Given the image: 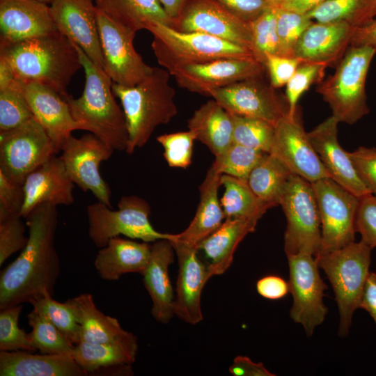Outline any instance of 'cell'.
Returning <instances> with one entry per match:
<instances>
[{
	"mask_svg": "<svg viewBox=\"0 0 376 376\" xmlns=\"http://www.w3.org/2000/svg\"><path fill=\"white\" fill-rule=\"evenodd\" d=\"M287 226L284 233L286 256L306 252L316 256L321 250V221L311 183L292 174L280 205Z\"/></svg>",
	"mask_w": 376,
	"mask_h": 376,
	"instance_id": "9c48e42d",
	"label": "cell"
},
{
	"mask_svg": "<svg viewBox=\"0 0 376 376\" xmlns=\"http://www.w3.org/2000/svg\"><path fill=\"white\" fill-rule=\"evenodd\" d=\"M0 64L23 82L49 86L62 96L82 67L77 47L59 31L10 44H0Z\"/></svg>",
	"mask_w": 376,
	"mask_h": 376,
	"instance_id": "7a4b0ae2",
	"label": "cell"
},
{
	"mask_svg": "<svg viewBox=\"0 0 376 376\" xmlns=\"http://www.w3.org/2000/svg\"><path fill=\"white\" fill-rule=\"evenodd\" d=\"M278 8L269 6L260 17L251 22L253 52L256 59L264 64L267 55L279 54L276 31Z\"/></svg>",
	"mask_w": 376,
	"mask_h": 376,
	"instance_id": "7bdbcfd3",
	"label": "cell"
},
{
	"mask_svg": "<svg viewBox=\"0 0 376 376\" xmlns=\"http://www.w3.org/2000/svg\"><path fill=\"white\" fill-rule=\"evenodd\" d=\"M221 174L212 166L199 187L200 199L194 217L185 230L173 234L170 241L196 247L224 222L225 215L219 198Z\"/></svg>",
	"mask_w": 376,
	"mask_h": 376,
	"instance_id": "4316f807",
	"label": "cell"
},
{
	"mask_svg": "<svg viewBox=\"0 0 376 376\" xmlns=\"http://www.w3.org/2000/svg\"><path fill=\"white\" fill-rule=\"evenodd\" d=\"M0 44H10L58 31L50 6L37 0H0Z\"/></svg>",
	"mask_w": 376,
	"mask_h": 376,
	"instance_id": "603a6c76",
	"label": "cell"
},
{
	"mask_svg": "<svg viewBox=\"0 0 376 376\" xmlns=\"http://www.w3.org/2000/svg\"><path fill=\"white\" fill-rule=\"evenodd\" d=\"M138 342L92 343L80 341L72 356L87 373L103 368L130 366L136 359Z\"/></svg>",
	"mask_w": 376,
	"mask_h": 376,
	"instance_id": "836d02e7",
	"label": "cell"
},
{
	"mask_svg": "<svg viewBox=\"0 0 376 376\" xmlns=\"http://www.w3.org/2000/svg\"><path fill=\"white\" fill-rule=\"evenodd\" d=\"M57 206L42 203L25 218L28 242L19 256L1 271L0 310L54 295L61 272L55 247Z\"/></svg>",
	"mask_w": 376,
	"mask_h": 376,
	"instance_id": "6da1fadb",
	"label": "cell"
},
{
	"mask_svg": "<svg viewBox=\"0 0 376 376\" xmlns=\"http://www.w3.org/2000/svg\"><path fill=\"white\" fill-rule=\"evenodd\" d=\"M97 19L104 71L114 84L124 86L137 84L151 72L153 67L148 65L136 51V33L98 9Z\"/></svg>",
	"mask_w": 376,
	"mask_h": 376,
	"instance_id": "4fadbf2b",
	"label": "cell"
},
{
	"mask_svg": "<svg viewBox=\"0 0 376 376\" xmlns=\"http://www.w3.org/2000/svg\"><path fill=\"white\" fill-rule=\"evenodd\" d=\"M24 201L23 184L0 171V207L9 212L19 213Z\"/></svg>",
	"mask_w": 376,
	"mask_h": 376,
	"instance_id": "db71d44e",
	"label": "cell"
},
{
	"mask_svg": "<svg viewBox=\"0 0 376 376\" xmlns=\"http://www.w3.org/2000/svg\"><path fill=\"white\" fill-rule=\"evenodd\" d=\"M230 114L233 123V143L270 152L275 135V125L259 118Z\"/></svg>",
	"mask_w": 376,
	"mask_h": 376,
	"instance_id": "ab89813d",
	"label": "cell"
},
{
	"mask_svg": "<svg viewBox=\"0 0 376 376\" xmlns=\"http://www.w3.org/2000/svg\"><path fill=\"white\" fill-rule=\"evenodd\" d=\"M22 305H16L1 310L0 351L24 350L33 352L29 334L18 326Z\"/></svg>",
	"mask_w": 376,
	"mask_h": 376,
	"instance_id": "ee69618b",
	"label": "cell"
},
{
	"mask_svg": "<svg viewBox=\"0 0 376 376\" xmlns=\"http://www.w3.org/2000/svg\"><path fill=\"white\" fill-rule=\"evenodd\" d=\"M75 46L84 70L85 84L78 98L68 93L63 95L72 116L81 125L82 130L95 135L113 151H125L128 143L127 123L123 109L114 98L113 81L80 47Z\"/></svg>",
	"mask_w": 376,
	"mask_h": 376,
	"instance_id": "3957f363",
	"label": "cell"
},
{
	"mask_svg": "<svg viewBox=\"0 0 376 376\" xmlns=\"http://www.w3.org/2000/svg\"><path fill=\"white\" fill-rule=\"evenodd\" d=\"M375 53L368 46L349 47L334 75L319 84L317 92L339 123L352 125L368 113L365 83Z\"/></svg>",
	"mask_w": 376,
	"mask_h": 376,
	"instance_id": "52a82bcc",
	"label": "cell"
},
{
	"mask_svg": "<svg viewBox=\"0 0 376 376\" xmlns=\"http://www.w3.org/2000/svg\"><path fill=\"white\" fill-rule=\"evenodd\" d=\"M313 22L307 15L278 8L276 31L279 55L293 57V52L300 37Z\"/></svg>",
	"mask_w": 376,
	"mask_h": 376,
	"instance_id": "f6af8a7d",
	"label": "cell"
},
{
	"mask_svg": "<svg viewBox=\"0 0 376 376\" xmlns=\"http://www.w3.org/2000/svg\"><path fill=\"white\" fill-rule=\"evenodd\" d=\"M33 309L44 315L74 345L81 341L80 325L68 301L61 303L45 295L32 300Z\"/></svg>",
	"mask_w": 376,
	"mask_h": 376,
	"instance_id": "b9f144b4",
	"label": "cell"
},
{
	"mask_svg": "<svg viewBox=\"0 0 376 376\" xmlns=\"http://www.w3.org/2000/svg\"><path fill=\"white\" fill-rule=\"evenodd\" d=\"M326 0H279L276 6L281 10L307 15Z\"/></svg>",
	"mask_w": 376,
	"mask_h": 376,
	"instance_id": "91938a15",
	"label": "cell"
},
{
	"mask_svg": "<svg viewBox=\"0 0 376 376\" xmlns=\"http://www.w3.org/2000/svg\"><path fill=\"white\" fill-rule=\"evenodd\" d=\"M26 317L32 328L29 336L36 350L41 354L72 355L75 345L44 315L33 309Z\"/></svg>",
	"mask_w": 376,
	"mask_h": 376,
	"instance_id": "f35d334b",
	"label": "cell"
},
{
	"mask_svg": "<svg viewBox=\"0 0 376 376\" xmlns=\"http://www.w3.org/2000/svg\"><path fill=\"white\" fill-rule=\"evenodd\" d=\"M61 151L60 157L72 181L82 191H90L97 201L112 207L111 189L99 168L114 151L91 133L79 138L71 134L63 141Z\"/></svg>",
	"mask_w": 376,
	"mask_h": 376,
	"instance_id": "5bb4252c",
	"label": "cell"
},
{
	"mask_svg": "<svg viewBox=\"0 0 376 376\" xmlns=\"http://www.w3.org/2000/svg\"><path fill=\"white\" fill-rule=\"evenodd\" d=\"M95 5L112 19L136 33L154 22L174 27L159 0H95Z\"/></svg>",
	"mask_w": 376,
	"mask_h": 376,
	"instance_id": "d6a6232c",
	"label": "cell"
},
{
	"mask_svg": "<svg viewBox=\"0 0 376 376\" xmlns=\"http://www.w3.org/2000/svg\"><path fill=\"white\" fill-rule=\"evenodd\" d=\"M229 372L233 376H274L261 362L256 363L246 356H237Z\"/></svg>",
	"mask_w": 376,
	"mask_h": 376,
	"instance_id": "9f6ffc18",
	"label": "cell"
},
{
	"mask_svg": "<svg viewBox=\"0 0 376 376\" xmlns=\"http://www.w3.org/2000/svg\"><path fill=\"white\" fill-rule=\"evenodd\" d=\"M317 200L322 233L320 253L354 242L359 198L331 178L311 182ZM318 253V254H319Z\"/></svg>",
	"mask_w": 376,
	"mask_h": 376,
	"instance_id": "7c38bea8",
	"label": "cell"
},
{
	"mask_svg": "<svg viewBox=\"0 0 376 376\" xmlns=\"http://www.w3.org/2000/svg\"><path fill=\"white\" fill-rule=\"evenodd\" d=\"M208 96L232 114L262 119L275 125L289 113L286 99L281 97L262 77L212 89Z\"/></svg>",
	"mask_w": 376,
	"mask_h": 376,
	"instance_id": "9a60e30c",
	"label": "cell"
},
{
	"mask_svg": "<svg viewBox=\"0 0 376 376\" xmlns=\"http://www.w3.org/2000/svg\"><path fill=\"white\" fill-rule=\"evenodd\" d=\"M170 76L164 68L153 67L151 72L134 86L113 83V94L120 99L126 119L127 154L145 146L158 126L169 123L177 116L175 91L169 83Z\"/></svg>",
	"mask_w": 376,
	"mask_h": 376,
	"instance_id": "277c9868",
	"label": "cell"
},
{
	"mask_svg": "<svg viewBox=\"0 0 376 376\" xmlns=\"http://www.w3.org/2000/svg\"><path fill=\"white\" fill-rule=\"evenodd\" d=\"M258 293L268 299L276 300L284 297L289 292V283L280 276L269 275L256 283Z\"/></svg>",
	"mask_w": 376,
	"mask_h": 376,
	"instance_id": "11a10c76",
	"label": "cell"
},
{
	"mask_svg": "<svg viewBox=\"0 0 376 376\" xmlns=\"http://www.w3.org/2000/svg\"><path fill=\"white\" fill-rule=\"evenodd\" d=\"M359 308L366 311L376 324V274L370 272L362 292Z\"/></svg>",
	"mask_w": 376,
	"mask_h": 376,
	"instance_id": "680465c9",
	"label": "cell"
},
{
	"mask_svg": "<svg viewBox=\"0 0 376 376\" xmlns=\"http://www.w3.org/2000/svg\"><path fill=\"white\" fill-rule=\"evenodd\" d=\"M178 261V273L174 296V315L190 324L202 321V290L210 279L207 265L198 257V249L171 241Z\"/></svg>",
	"mask_w": 376,
	"mask_h": 376,
	"instance_id": "ffe728a7",
	"label": "cell"
},
{
	"mask_svg": "<svg viewBox=\"0 0 376 376\" xmlns=\"http://www.w3.org/2000/svg\"><path fill=\"white\" fill-rule=\"evenodd\" d=\"M265 70L255 57L226 58L180 67L171 76L180 88L208 96L212 89L262 77Z\"/></svg>",
	"mask_w": 376,
	"mask_h": 376,
	"instance_id": "e0dca14e",
	"label": "cell"
},
{
	"mask_svg": "<svg viewBox=\"0 0 376 376\" xmlns=\"http://www.w3.org/2000/svg\"><path fill=\"white\" fill-rule=\"evenodd\" d=\"M32 117L22 81L0 64V132L14 129Z\"/></svg>",
	"mask_w": 376,
	"mask_h": 376,
	"instance_id": "8d00e7d4",
	"label": "cell"
},
{
	"mask_svg": "<svg viewBox=\"0 0 376 376\" xmlns=\"http://www.w3.org/2000/svg\"><path fill=\"white\" fill-rule=\"evenodd\" d=\"M269 153L280 159L292 173L311 183L330 178L304 131L297 113H287L276 124Z\"/></svg>",
	"mask_w": 376,
	"mask_h": 376,
	"instance_id": "ac0fdd59",
	"label": "cell"
},
{
	"mask_svg": "<svg viewBox=\"0 0 376 376\" xmlns=\"http://www.w3.org/2000/svg\"><path fill=\"white\" fill-rule=\"evenodd\" d=\"M19 213L0 207V265L13 253L22 251L28 242L26 226Z\"/></svg>",
	"mask_w": 376,
	"mask_h": 376,
	"instance_id": "bcb514c9",
	"label": "cell"
},
{
	"mask_svg": "<svg viewBox=\"0 0 376 376\" xmlns=\"http://www.w3.org/2000/svg\"><path fill=\"white\" fill-rule=\"evenodd\" d=\"M58 152L45 128L32 117L0 132V171L24 183L27 175Z\"/></svg>",
	"mask_w": 376,
	"mask_h": 376,
	"instance_id": "30bf717a",
	"label": "cell"
},
{
	"mask_svg": "<svg viewBox=\"0 0 376 376\" xmlns=\"http://www.w3.org/2000/svg\"><path fill=\"white\" fill-rule=\"evenodd\" d=\"M187 126L194 134L196 140L205 145L214 156L233 143L231 114L214 99L207 101L194 112Z\"/></svg>",
	"mask_w": 376,
	"mask_h": 376,
	"instance_id": "1f68e13d",
	"label": "cell"
},
{
	"mask_svg": "<svg viewBox=\"0 0 376 376\" xmlns=\"http://www.w3.org/2000/svg\"><path fill=\"white\" fill-rule=\"evenodd\" d=\"M239 19L251 23L272 5L267 0H214Z\"/></svg>",
	"mask_w": 376,
	"mask_h": 376,
	"instance_id": "f5cc1de1",
	"label": "cell"
},
{
	"mask_svg": "<svg viewBox=\"0 0 376 376\" xmlns=\"http://www.w3.org/2000/svg\"><path fill=\"white\" fill-rule=\"evenodd\" d=\"M260 217L226 218L222 224L198 245L210 263V278L224 274L231 265L234 253L246 235L255 230Z\"/></svg>",
	"mask_w": 376,
	"mask_h": 376,
	"instance_id": "f546056e",
	"label": "cell"
},
{
	"mask_svg": "<svg viewBox=\"0 0 376 376\" xmlns=\"http://www.w3.org/2000/svg\"><path fill=\"white\" fill-rule=\"evenodd\" d=\"M49 6L58 31L80 47L97 67L104 70L97 8L92 0H54Z\"/></svg>",
	"mask_w": 376,
	"mask_h": 376,
	"instance_id": "d6986e66",
	"label": "cell"
},
{
	"mask_svg": "<svg viewBox=\"0 0 376 376\" xmlns=\"http://www.w3.org/2000/svg\"><path fill=\"white\" fill-rule=\"evenodd\" d=\"M301 63V61L295 57L267 55L264 65L269 73L270 84L274 88L285 86Z\"/></svg>",
	"mask_w": 376,
	"mask_h": 376,
	"instance_id": "816d5d0a",
	"label": "cell"
},
{
	"mask_svg": "<svg viewBox=\"0 0 376 376\" xmlns=\"http://www.w3.org/2000/svg\"><path fill=\"white\" fill-rule=\"evenodd\" d=\"M287 258L290 292L293 298L290 317L302 325L307 336H311L328 312L323 302L327 286L320 275L315 256L300 252Z\"/></svg>",
	"mask_w": 376,
	"mask_h": 376,
	"instance_id": "8fae6325",
	"label": "cell"
},
{
	"mask_svg": "<svg viewBox=\"0 0 376 376\" xmlns=\"http://www.w3.org/2000/svg\"><path fill=\"white\" fill-rule=\"evenodd\" d=\"M22 88L35 119L45 128L58 152L75 130H82L75 120L63 97L48 85L22 81Z\"/></svg>",
	"mask_w": 376,
	"mask_h": 376,
	"instance_id": "7402d4cb",
	"label": "cell"
},
{
	"mask_svg": "<svg viewBox=\"0 0 376 376\" xmlns=\"http://www.w3.org/2000/svg\"><path fill=\"white\" fill-rule=\"evenodd\" d=\"M350 156L359 178L376 196V148L360 146Z\"/></svg>",
	"mask_w": 376,
	"mask_h": 376,
	"instance_id": "f907efd6",
	"label": "cell"
},
{
	"mask_svg": "<svg viewBox=\"0 0 376 376\" xmlns=\"http://www.w3.org/2000/svg\"><path fill=\"white\" fill-rule=\"evenodd\" d=\"M371 250L360 240L315 256L319 268L327 275L335 295L339 313L338 335L341 337L348 334L353 313L359 308L370 273Z\"/></svg>",
	"mask_w": 376,
	"mask_h": 376,
	"instance_id": "8992f818",
	"label": "cell"
},
{
	"mask_svg": "<svg viewBox=\"0 0 376 376\" xmlns=\"http://www.w3.org/2000/svg\"><path fill=\"white\" fill-rule=\"evenodd\" d=\"M174 248L169 240L152 242L148 263L141 274L151 300V314L158 322L167 324L174 315V295L169 275Z\"/></svg>",
	"mask_w": 376,
	"mask_h": 376,
	"instance_id": "484cf974",
	"label": "cell"
},
{
	"mask_svg": "<svg viewBox=\"0 0 376 376\" xmlns=\"http://www.w3.org/2000/svg\"><path fill=\"white\" fill-rule=\"evenodd\" d=\"M168 15L174 22L180 16L185 5L188 0H159Z\"/></svg>",
	"mask_w": 376,
	"mask_h": 376,
	"instance_id": "94428289",
	"label": "cell"
},
{
	"mask_svg": "<svg viewBox=\"0 0 376 376\" xmlns=\"http://www.w3.org/2000/svg\"><path fill=\"white\" fill-rule=\"evenodd\" d=\"M350 46H368L376 49V17L362 26L354 27Z\"/></svg>",
	"mask_w": 376,
	"mask_h": 376,
	"instance_id": "6f0895ef",
	"label": "cell"
},
{
	"mask_svg": "<svg viewBox=\"0 0 376 376\" xmlns=\"http://www.w3.org/2000/svg\"><path fill=\"white\" fill-rule=\"evenodd\" d=\"M307 15L320 22L343 21L357 27L376 17V0H326Z\"/></svg>",
	"mask_w": 376,
	"mask_h": 376,
	"instance_id": "74e56055",
	"label": "cell"
},
{
	"mask_svg": "<svg viewBox=\"0 0 376 376\" xmlns=\"http://www.w3.org/2000/svg\"><path fill=\"white\" fill-rule=\"evenodd\" d=\"M266 152L233 143L224 152L214 156L211 166L221 175L247 182L249 175Z\"/></svg>",
	"mask_w": 376,
	"mask_h": 376,
	"instance_id": "60d3db41",
	"label": "cell"
},
{
	"mask_svg": "<svg viewBox=\"0 0 376 376\" xmlns=\"http://www.w3.org/2000/svg\"><path fill=\"white\" fill-rule=\"evenodd\" d=\"M146 30L153 36L151 47L157 62L171 75L185 65L226 58L255 57L246 47L204 33L182 31L159 22L152 23Z\"/></svg>",
	"mask_w": 376,
	"mask_h": 376,
	"instance_id": "5b68a950",
	"label": "cell"
},
{
	"mask_svg": "<svg viewBox=\"0 0 376 376\" xmlns=\"http://www.w3.org/2000/svg\"><path fill=\"white\" fill-rule=\"evenodd\" d=\"M355 230L366 244L376 247V196L372 194L359 198L355 218Z\"/></svg>",
	"mask_w": 376,
	"mask_h": 376,
	"instance_id": "681fc988",
	"label": "cell"
},
{
	"mask_svg": "<svg viewBox=\"0 0 376 376\" xmlns=\"http://www.w3.org/2000/svg\"><path fill=\"white\" fill-rule=\"evenodd\" d=\"M150 242H139L119 236L111 238L97 252L94 266L100 277L116 281L127 273L142 274L151 253Z\"/></svg>",
	"mask_w": 376,
	"mask_h": 376,
	"instance_id": "83f0119b",
	"label": "cell"
},
{
	"mask_svg": "<svg viewBox=\"0 0 376 376\" xmlns=\"http://www.w3.org/2000/svg\"><path fill=\"white\" fill-rule=\"evenodd\" d=\"M67 301L80 325L81 341L92 343L137 341L136 336L125 330L116 318L104 314L97 308L91 294L82 293Z\"/></svg>",
	"mask_w": 376,
	"mask_h": 376,
	"instance_id": "4dcf8cb0",
	"label": "cell"
},
{
	"mask_svg": "<svg viewBox=\"0 0 376 376\" xmlns=\"http://www.w3.org/2000/svg\"><path fill=\"white\" fill-rule=\"evenodd\" d=\"M224 192L220 199L226 218L260 217L272 206L258 198L246 181L221 175Z\"/></svg>",
	"mask_w": 376,
	"mask_h": 376,
	"instance_id": "d590c367",
	"label": "cell"
},
{
	"mask_svg": "<svg viewBox=\"0 0 376 376\" xmlns=\"http://www.w3.org/2000/svg\"><path fill=\"white\" fill-rule=\"evenodd\" d=\"M338 123L331 115L307 134L330 178L360 198L371 193L359 178L350 152L338 141Z\"/></svg>",
	"mask_w": 376,
	"mask_h": 376,
	"instance_id": "44dd1931",
	"label": "cell"
},
{
	"mask_svg": "<svg viewBox=\"0 0 376 376\" xmlns=\"http://www.w3.org/2000/svg\"><path fill=\"white\" fill-rule=\"evenodd\" d=\"M72 355L0 351L1 376H84Z\"/></svg>",
	"mask_w": 376,
	"mask_h": 376,
	"instance_id": "f1b7e54d",
	"label": "cell"
},
{
	"mask_svg": "<svg viewBox=\"0 0 376 376\" xmlns=\"http://www.w3.org/2000/svg\"><path fill=\"white\" fill-rule=\"evenodd\" d=\"M156 139L164 148V157L169 166L186 169L191 164L196 141L191 131L164 134Z\"/></svg>",
	"mask_w": 376,
	"mask_h": 376,
	"instance_id": "7dc6e473",
	"label": "cell"
},
{
	"mask_svg": "<svg viewBox=\"0 0 376 376\" xmlns=\"http://www.w3.org/2000/svg\"><path fill=\"white\" fill-rule=\"evenodd\" d=\"M272 6H275L276 5L277 2L279 0H267Z\"/></svg>",
	"mask_w": 376,
	"mask_h": 376,
	"instance_id": "6125c7cd",
	"label": "cell"
},
{
	"mask_svg": "<svg viewBox=\"0 0 376 376\" xmlns=\"http://www.w3.org/2000/svg\"><path fill=\"white\" fill-rule=\"evenodd\" d=\"M354 27L345 22H312L304 31L293 52L301 63L326 67L336 63L350 47Z\"/></svg>",
	"mask_w": 376,
	"mask_h": 376,
	"instance_id": "d4e9b609",
	"label": "cell"
},
{
	"mask_svg": "<svg viewBox=\"0 0 376 376\" xmlns=\"http://www.w3.org/2000/svg\"><path fill=\"white\" fill-rule=\"evenodd\" d=\"M86 214L88 236L100 249L105 246L111 238L120 235L146 242L170 240L173 236L155 229L149 219L148 203L137 196L121 197L117 210L100 201L90 204L86 207Z\"/></svg>",
	"mask_w": 376,
	"mask_h": 376,
	"instance_id": "ba28073f",
	"label": "cell"
},
{
	"mask_svg": "<svg viewBox=\"0 0 376 376\" xmlns=\"http://www.w3.org/2000/svg\"><path fill=\"white\" fill-rule=\"evenodd\" d=\"M174 28L211 35L246 47L253 54L251 24L239 19L214 0H188Z\"/></svg>",
	"mask_w": 376,
	"mask_h": 376,
	"instance_id": "2e32d148",
	"label": "cell"
},
{
	"mask_svg": "<svg viewBox=\"0 0 376 376\" xmlns=\"http://www.w3.org/2000/svg\"><path fill=\"white\" fill-rule=\"evenodd\" d=\"M327 67L313 63H301L285 85V99L289 113H297V104L301 95L314 83L320 84Z\"/></svg>",
	"mask_w": 376,
	"mask_h": 376,
	"instance_id": "c3c4849f",
	"label": "cell"
},
{
	"mask_svg": "<svg viewBox=\"0 0 376 376\" xmlns=\"http://www.w3.org/2000/svg\"><path fill=\"white\" fill-rule=\"evenodd\" d=\"M292 174L280 159L266 153L250 173L247 183L258 198L272 207L280 205Z\"/></svg>",
	"mask_w": 376,
	"mask_h": 376,
	"instance_id": "e575fe53",
	"label": "cell"
},
{
	"mask_svg": "<svg viewBox=\"0 0 376 376\" xmlns=\"http://www.w3.org/2000/svg\"><path fill=\"white\" fill-rule=\"evenodd\" d=\"M37 1H41V2H43V3H45L48 4V3H51L54 0H37Z\"/></svg>",
	"mask_w": 376,
	"mask_h": 376,
	"instance_id": "be15d7a7",
	"label": "cell"
},
{
	"mask_svg": "<svg viewBox=\"0 0 376 376\" xmlns=\"http://www.w3.org/2000/svg\"><path fill=\"white\" fill-rule=\"evenodd\" d=\"M74 185L61 158L52 156L26 178L23 183L24 201L19 214L25 219L35 207L42 203L72 205Z\"/></svg>",
	"mask_w": 376,
	"mask_h": 376,
	"instance_id": "cb8c5ba5",
	"label": "cell"
}]
</instances>
